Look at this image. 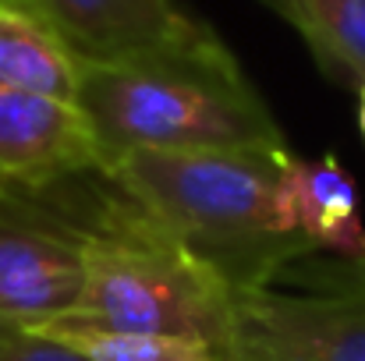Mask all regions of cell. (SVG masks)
Listing matches in <instances>:
<instances>
[{"label":"cell","mask_w":365,"mask_h":361,"mask_svg":"<svg viewBox=\"0 0 365 361\" xmlns=\"http://www.w3.org/2000/svg\"><path fill=\"white\" fill-rule=\"evenodd\" d=\"M359 131H362V138H365V85L359 89Z\"/></svg>","instance_id":"obj_14"},{"label":"cell","mask_w":365,"mask_h":361,"mask_svg":"<svg viewBox=\"0 0 365 361\" xmlns=\"http://www.w3.org/2000/svg\"><path fill=\"white\" fill-rule=\"evenodd\" d=\"M78 107L103 167L131 149L287 152L277 117L217 32L124 61H82Z\"/></svg>","instance_id":"obj_1"},{"label":"cell","mask_w":365,"mask_h":361,"mask_svg":"<svg viewBox=\"0 0 365 361\" xmlns=\"http://www.w3.org/2000/svg\"><path fill=\"white\" fill-rule=\"evenodd\" d=\"M287 152L131 149L100 174L160 231L217 266L231 287L273 283L316 248L277 227V177Z\"/></svg>","instance_id":"obj_2"},{"label":"cell","mask_w":365,"mask_h":361,"mask_svg":"<svg viewBox=\"0 0 365 361\" xmlns=\"http://www.w3.org/2000/svg\"><path fill=\"white\" fill-rule=\"evenodd\" d=\"M82 287L78 227L46 202L0 188V319L36 330L71 315Z\"/></svg>","instance_id":"obj_4"},{"label":"cell","mask_w":365,"mask_h":361,"mask_svg":"<svg viewBox=\"0 0 365 361\" xmlns=\"http://www.w3.org/2000/svg\"><path fill=\"white\" fill-rule=\"evenodd\" d=\"M110 192L114 195L86 216L46 195H32L71 220L82 234L86 287L71 315L131 333L188 337L224 358L235 315L231 280L145 220L114 184Z\"/></svg>","instance_id":"obj_3"},{"label":"cell","mask_w":365,"mask_h":361,"mask_svg":"<svg viewBox=\"0 0 365 361\" xmlns=\"http://www.w3.org/2000/svg\"><path fill=\"white\" fill-rule=\"evenodd\" d=\"M277 276H287L294 287L312 294H337L365 305V255L362 258H341V255H298L291 258Z\"/></svg>","instance_id":"obj_12"},{"label":"cell","mask_w":365,"mask_h":361,"mask_svg":"<svg viewBox=\"0 0 365 361\" xmlns=\"http://www.w3.org/2000/svg\"><path fill=\"white\" fill-rule=\"evenodd\" d=\"M298 28L319 68L344 82L365 85V0H266Z\"/></svg>","instance_id":"obj_10"},{"label":"cell","mask_w":365,"mask_h":361,"mask_svg":"<svg viewBox=\"0 0 365 361\" xmlns=\"http://www.w3.org/2000/svg\"><path fill=\"white\" fill-rule=\"evenodd\" d=\"M39 18L78 61H124L213 32L178 0H0Z\"/></svg>","instance_id":"obj_7"},{"label":"cell","mask_w":365,"mask_h":361,"mask_svg":"<svg viewBox=\"0 0 365 361\" xmlns=\"http://www.w3.org/2000/svg\"><path fill=\"white\" fill-rule=\"evenodd\" d=\"M224 361H365V305L273 283L235 287Z\"/></svg>","instance_id":"obj_5"},{"label":"cell","mask_w":365,"mask_h":361,"mask_svg":"<svg viewBox=\"0 0 365 361\" xmlns=\"http://www.w3.org/2000/svg\"><path fill=\"white\" fill-rule=\"evenodd\" d=\"M103 170V149L78 103L0 85V188L43 192Z\"/></svg>","instance_id":"obj_6"},{"label":"cell","mask_w":365,"mask_h":361,"mask_svg":"<svg viewBox=\"0 0 365 361\" xmlns=\"http://www.w3.org/2000/svg\"><path fill=\"white\" fill-rule=\"evenodd\" d=\"M11 333H18V326H11V323H4V319H0V340H7Z\"/></svg>","instance_id":"obj_15"},{"label":"cell","mask_w":365,"mask_h":361,"mask_svg":"<svg viewBox=\"0 0 365 361\" xmlns=\"http://www.w3.org/2000/svg\"><path fill=\"white\" fill-rule=\"evenodd\" d=\"M36 333H46L89 361H224L213 347L188 340V337H170V333H131L100 326L78 315H61L53 323L36 326Z\"/></svg>","instance_id":"obj_11"},{"label":"cell","mask_w":365,"mask_h":361,"mask_svg":"<svg viewBox=\"0 0 365 361\" xmlns=\"http://www.w3.org/2000/svg\"><path fill=\"white\" fill-rule=\"evenodd\" d=\"M82 61L21 7L0 4V85L78 103Z\"/></svg>","instance_id":"obj_9"},{"label":"cell","mask_w":365,"mask_h":361,"mask_svg":"<svg viewBox=\"0 0 365 361\" xmlns=\"http://www.w3.org/2000/svg\"><path fill=\"white\" fill-rule=\"evenodd\" d=\"M277 227L287 238L309 241L316 251L341 258L365 255L359 184L334 152L284 156L277 177Z\"/></svg>","instance_id":"obj_8"},{"label":"cell","mask_w":365,"mask_h":361,"mask_svg":"<svg viewBox=\"0 0 365 361\" xmlns=\"http://www.w3.org/2000/svg\"><path fill=\"white\" fill-rule=\"evenodd\" d=\"M0 361H89L75 347L36 333V330H18L7 340H0Z\"/></svg>","instance_id":"obj_13"}]
</instances>
